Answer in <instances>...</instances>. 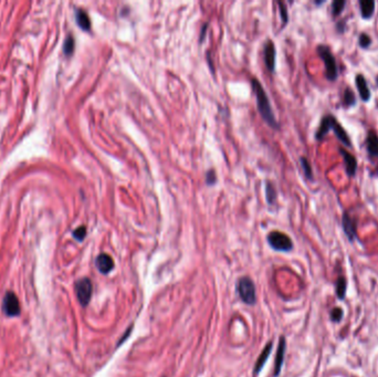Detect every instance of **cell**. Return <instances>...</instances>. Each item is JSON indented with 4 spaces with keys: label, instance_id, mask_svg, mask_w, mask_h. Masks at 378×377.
<instances>
[{
    "label": "cell",
    "instance_id": "6da1fadb",
    "mask_svg": "<svg viewBox=\"0 0 378 377\" xmlns=\"http://www.w3.org/2000/svg\"><path fill=\"white\" fill-rule=\"evenodd\" d=\"M252 86L255 89V92L257 95V103H258V110H259L261 117L267 122L270 126L274 128L279 127L276 118H274L273 111L270 105V101L268 99V95L265 93L263 86L257 79H252Z\"/></svg>",
    "mask_w": 378,
    "mask_h": 377
},
{
    "label": "cell",
    "instance_id": "7a4b0ae2",
    "mask_svg": "<svg viewBox=\"0 0 378 377\" xmlns=\"http://www.w3.org/2000/svg\"><path fill=\"white\" fill-rule=\"evenodd\" d=\"M317 51L318 53V56L324 62V65H325V77L329 81L333 82L336 81V79L338 78V64H336V60L335 57L332 53L331 49L327 47L325 44H319Z\"/></svg>",
    "mask_w": 378,
    "mask_h": 377
},
{
    "label": "cell",
    "instance_id": "3957f363",
    "mask_svg": "<svg viewBox=\"0 0 378 377\" xmlns=\"http://www.w3.org/2000/svg\"><path fill=\"white\" fill-rule=\"evenodd\" d=\"M237 291L239 293L240 299L248 305H253L256 303V287L253 281L248 277L240 278L237 283Z\"/></svg>",
    "mask_w": 378,
    "mask_h": 377
},
{
    "label": "cell",
    "instance_id": "277c9868",
    "mask_svg": "<svg viewBox=\"0 0 378 377\" xmlns=\"http://www.w3.org/2000/svg\"><path fill=\"white\" fill-rule=\"evenodd\" d=\"M268 242L274 250L288 252L293 249V242L288 235L281 231H272L268 236Z\"/></svg>",
    "mask_w": 378,
    "mask_h": 377
},
{
    "label": "cell",
    "instance_id": "5b68a950",
    "mask_svg": "<svg viewBox=\"0 0 378 377\" xmlns=\"http://www.w3.org/2000/svg\"><path fill=\"white\" fill-rule=\"evenodd\" d=\"M76 294L78 297V300L80 302L82 306H86L91 301L93 292L92 282L89 278H82V279L78 280L76 282Z\"/></svg>",
    "mask_w": 378,
    "mask_h": 377
},
{
    "label": "cell",
    "instance_id": "8992f818",
    "mask_svg": "<svg viewBox=\"0 0 378 377\" xmlns=\"http://www.w3.org/2000/svg\"><path fill=\"white\" fill-rule=\"evenodd\" d=\"M2 309L7 317H14L19 316L21 309H20L18 298H17V296L14 292L9 291L6 293L5 299H3V303H2Z\"/></svg>",
    "mask_w": 378,
    "mask_h": 377
},
{
    "label": "cell",
    "instance_id": "52a82bcc",
    "mask_svg": "<svg viewBox=\"0 0 378 377\" xmlns=\"http://www.w3.org/2000/svg\"><path fill=\"white\" fill-rule=\"evenodd\" d=\"M342 227H343L344 233H345L348 240H350L351 242L354 241L357 237V223L355 221V219L353 218L351 215L347 213V211L343 213Z\"/></svg>",
    "mask_w": 378,
    "mask_h": 377
},
{
    "label": "cell",
    "instance_id": "ba28073f",
    "mask_svg": "<svg viewBox=\"0 0 378 377\" xmlns=\"http://www.w3.org/2000/svg\"><path fill=\"white\" fill-rule=\"evenodd\" d=\"M339 154L343 157L344 165H345V172L348 177H354L357 171V159L356 157L347 152L344 148H339Z\"/></svg>",
    "mask_w": 378,
    "mask_h": 377
},
{
    "label": "cell",
    "instance_id": "9c48e42d",
    "mask_svg": "<svg viewBox=\"0 0 378 377\" xmlns=\"http://www.w3.org/2000/svg\"><path fill=\"white\" fill-rule=\"evenodd\" d=\"M331 130L334 132L335 135H336V138H338L340 140V143H343L347 147H352L351 139H350V136H348L347 132L345 131V128H344L342 125H340V123L334 117L332 118Z\"/></svg>",
    "mask_w": 378,
    "mask_h": 377
},
{
    "label": "cell",
    "instance_id": "30bf717a",
    "mask_svg": "<svg viewBox=\"0 0 378 377\" xmlns=\"http://www.w3.org/2000/svg\"><path fill=\"white\" fill-rule=\"evenodd\" d=\"M285 350H286L285 338L283 337H281L280 341H279V345H278V352H277V355H276V363H274V377H278L280 375L281 370H282V365H283V362H284Z\"/></svg>",
    "mask_w": 378,
    "mask_h": 377
},
{
    "label": "cell",
    "instance_id": "8fae6325",
    "mask_svg": "<svg viewBox=\"0 0 378 377\" xmlns=\"http://www.w3.org/2000/svg\"><path fill=\"white\" fill-rule=\"evenodd\" d=\"M95 264L99 271L103 273V275H107L110 273L114 268V261L112 259V257L106 254H101L98 256L97 260H95Z\"/></svg>",
    "mask_w": 378,
    "mask_h": 377
},
{
    "label": "cell",
    "instance_id": "7c38bea8",
    "mask_svg": "<svg viewBox=\"0 0 378 377\" xmlns=\"http://www.w3.org/2000/svg\"><path fill=\"white\" fill-rule=\"evenodd\" d=\"M355 83H356V88L358 90L359 93V98L362 99V101L364 102H368L371 100V91L368 89L366 79L363 76V74H357L355 78Z\"/></svg>",
    "mask_w": 378,
    "mask_h": 377
},
{
    "label": "cell",
    "instance_id": "4fadbf2b",
    "mask_svg": "<svg viewBox=\"0 0 378 377\" xmlns=\"http://www.w3.org/2000/svg\"><path fill=\"white\" fill-rule=\"evenodd\" d=\"M264 60L269 71L272 72L274 67H276V48H274V43L271 40L267 41L264 45Z\"/></svg>",
    "mask_w": 378,
    "mask_h": 377
},
{
    "label": "cell",
    "instance_id": "5bb4252c",
    "mask_svg": "<svg viewBox=\"0 0 378 377\" xmlns=\"http://www.w3.org/2000/svg\"><path fill=\"white\" fill-rule=\"evenodd\" d=\"M366 148L369 157L377 159L378 157V136L374 131H369L366 139Z\"/></svg>",
    "mask_w": 378,
    "mask_h": 377
},
{
    "label": "cell",
    "instance_id": "9a60e30c",
    "mask_svg": "<svg viewBox=\"0 0 378 377\" xmlns=\"http://www.w3.org/2000/svg\"><path fill=\"white\" fill-rule=\"evenodd\" d=\"M332 118H333V115L332 114H326L325 117L322 119L318 130L317 131V134H315V139L318 140H323L324 138L327 135V133L331 131Z\"/></svg>",
    "mask_w": 378,
    "mask_h": 377
},
{
    "label": "cell",
    "instance_id": "2e32d148",
    "mask_svg": "<svg viewBox=\"0 0 378 377\" xmlns=\"http://www.w3.org/2000/svg\"><path fill=\"white\" fill-rule=\"evenodd\" d=\"M375 6L376 2L374 0H360L359 8L362 17L364 19H371L375 12Z\"/></svg>",
    "mask_w": 378,
    "mask_h": 377
},
{
    "label": "cell",
    "instance_id": "e0dca14e",
    "mask_svg": "<svg viewBox=\"0 0 378 377\" xmlns=\"http://www.w3.org/2000/svg\"><path fill=\"white\" fill-rule=\"evenodd\" d=\"M272 342H270L267 344V346L264 347V350L262 351V353L260 354L259 357H258V360L256 363V366H255V375H257L258 373H259L261 370H262L264 364L267 363V360L269 358L270 356V353H271V350H272Z\"/></svg>",
    "mask_w": 378,
    "mask_h": 377
},
{
    "label": "cell",
    "instance_id": "ac0fdd59",
    "mask_svg": "<svg viewBox=\"0 0 378 377\" xmlns=\"http://www.w3.org/2000/svg\"><path fill=\"white\" fill-rule=\"evenodd\" d=\"M76 18H77V23L79 24V27L83 30L88 31L91 28V21L88 14L84 10L82 9H78L76 11Z\"/></svg>",
    "mask_w": 378,
    "mask_h": 377
},
{
    "label": "cell",
    "instance_id": "d6986e66",
    "mask_svg": "<svg viewBox=\"0 0 378 377\" xmlns=\"http://www.w3.org/2000/svg\"><path fill=\"white\" fill-rule=\"evenodd\" d=\"M335 288H336V296L339 300H344L346 297V291H347V282L346 279L344 277H339L338 280H336L335 283Z\"/></svg>",
    "mask_w": 378,
    "mask_h": 377
},
{
    "label": "cell",
    "instance_id": "ffe728a7",
    "mask_svg": "<svg viewBox=\"0 0 378 377\" xmlns=\"http://www.w3.org/2000/svg\"><path fill=\"white\" fill-rule=\"evenodd\" d=\"M343 103L345 106H353L356 104V98L355 93L350 88H346L344 91L343 95Z\"/></svg>",
    "mask_w": 378,
    "mask_h": 377
},
{
    "label": "cell",
    "instance_id": "44dd1931",
    "mask_svg": "<svg viewBox=\"0 0 378 377\" xmlns=\"http://www.w3.org/2000/svg\"><path fill=\"white\" fill-rule=\"evenodd\" d=\"M346 6L345 0H335L332 2V15L333 17H338V16L344 11V8Z\"/></svg>",
    "mask_w": 378,
    "mask_h": 377
},
{
    "label": "cell",
    "instance_id": "7402d4cb",
    "mask_svg": "<svg viewBox=\"0 0 378 377\" xmlns=\"http://www.w3.org/2000/svg\"><path fill=\"white\" fill-rule=\"evenodd\" d=\"M301 166L303 168V172H304V175L306 176L307 179H312L313 178V171H312V167H311V164L310 161L307 159H305V157H301Z\"/></svg>",
    "mask_w": 378,
    "mask_h": 377
},
{
    "label": "cell",
    "instance_id": "603a6c76",
    "mask_svg": "<svg viewBox=\"0 0 378 377\" xmlns=\"http://www.w3.org/2000/svg\"><path fill=\"white\" fill-rule=\"evenodd\" d=\"M358 44L359 47L362 49H367L371 47L372 44V39L371 37H369L367 34H365V32H363V34H360L359 37H358Z\"/></svg>",
    "mask_w": 378,
    "mask_h": 377
},
{
    "label": "cell",
    "instance_id": "cb8c5ba5",
    "mask_svg": "<svg viewBox=\"0 0 378 377\" xmlns=\"http://www.w3.org/2000/svg\"><path fill=\"white\" fill-rule=\"evenodd\" d=\"M73 50H74V39H73L72 36H69L64 41L63 51L66 56H70V55H72Z\"/></svg>",
    "mask_w": 378,
    "mask_h": 377
},
{
    "label": "cell",
    "instance_id": "d4e9b609",
    "mask_svg": "<svg viewBox=\"0 0 378 377\" xmlns=\"http://www.w3.org/2000/svg\"><path fill=\"white\" fill-rule=\"evenodd\" d=\"M267 199L269 201V204H273L277 199V190L273 187V185L271 183L267 184Z\"/></svg>",
    "mask_w": 378,
    "mask_h": 377
},
{
    "label": "cell",
    "instance_id": "484cf974",
    "mask_svg": "<svg viewBox=\"0 0 378 377\" xmlns=\"http://www.w3.org/2000/svg\"><path fill=\"white\" fill-rule=\"evenodd\" d=\"M344 317V312L340 308H334L331 311V320L334 323H338L342 321V318Z\"/></svg>",
    "mask_w": 378,
    "mask_h": 377
},
{
    "label": "cell",
    "instance_id": "4316f807",
    "mask_svg": "<svg viewBox=\"0 0 378 377\" xmlns=\"http://www.w3.org/2000/svg\"><path fill=\"white\" fill-rule=\"evenodd\" d=\"M85 236H86V228L84 226L79 227L73 231V237L77 240H79V241H82V240L85 238Z\"/></svg>",
    "mask_w": 378,
    "mask_h": 377
},
{
    "label": "cell",
    "instance_id": "83f0119b",
    "mask_svg": "<svg viewBox=\"0 0 378 377\" xmlns=\"http://www.w3.org/2000/svg\"><path fill=\"white\" fill-rule=\"evenodd\" d=\"M278 5H279L280 7V12H281V18H282V21H283V24L288 23V20H289V15H288V10H286V6L285 3L279 1L278 2Z\"/></svg>",
    "mask_w": 378,
    "mask_h": 377
},
{
    "label": "cell",
    "instance_id": "f1b7e54d",
    "mask_svg": "<svg viewBox=\"0 0 378 377\" xmlns=\"http://www.w3.org/2000/svg\"><path fill=\"white\" fill-rule=\"evenodd\" d=\"M206 181H207V184H209V185H213L216 183V173H215V171H213V169H210V171L207 173Z\"/></svg>",
    "mask_w": 378,
    "mask_h": 377
},
{
    "label": "cell",
    "instance_id": "f546056e",
    "mask_svg": "<svg viewBox=\"0 0 378 377\" xmlns=\"http://www.w3.org/2000/svg\"><path fill=\"white\" fill-rule=\"evenodd\" d=\"M345 26L346 24L344 20H340V21L336 23V30H338V34H344V31H345Z\"/></svg>",
    "mask_w": 378,
    "mask_h": 377
},
{
    "label": "cell",
    "instance_id": "4dcf8cb0",
    "mask_svg": "<svg viewBox=\"0 0 378 377\" xmlns=\"http://www.w3.org/2000/svg\"><path fill=\"white\" fill-rule=\"evenodd\" d=\"M132 327H133V325L130 327V329H128V331H126V333H125V335H124V337L121 338V339H119V341H121V342H119V344H118V345H121V344H123L124 342H125V339H126V337H130V334H131V331H132Z\"/></svg>",
    "mask_w": 378,
    "mask_h": 377
},
{
    "label": "cell",
    "instance_id": "1f68e13d",
    "mask_svg": "<svg viewBox=\"0 0 378 377\" xmlns=\"http://www.w3.org/2000/svg\"><path fill=\"white\" fill-rule=\"evenodd\" d=\"M376 84H377V86H378V76H377V78H376Z\"/></svg>",
    "mask_w": 378,
    "mask_h": 377
}]
</instances>
